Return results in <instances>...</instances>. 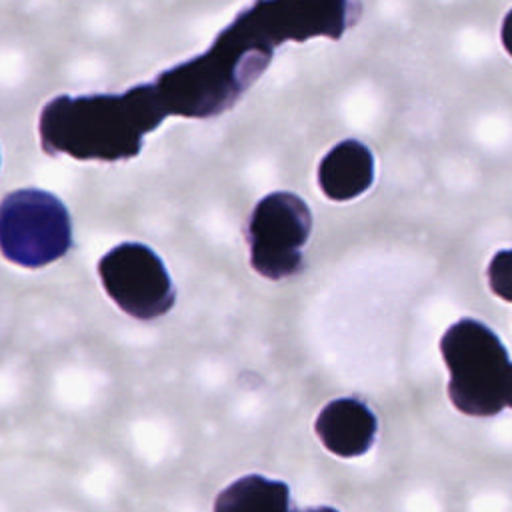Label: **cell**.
<instances>
[{"mask_svg":"<svg viewBox=\"0 0 512 512\" xmlns=\"http://www.w3.org/2000/svg\"><path fill=\"white\" fill-rule=\"evenodd\" d=\"M74 244L66 204L50 190L18 188L0 200V252L22 268H44Z\"/></svg>","mask_w":512,"mask_h":512,"instance_id":"3","label":"cell"},{"mask_svg":"<svg viewBox=\"0 0 512 512\" xmlns=\"http://www.w3.org/2000/svg\"><path fill=\"white\" fill-rule=\"evenodd\" d=\"M508 408H512V394H510V404H508Z\"/></svg>","mask_w":512,"mask_h":512,"instance_id":"11","label":"cell"},{"mask_svg":"<svg viewBox=\"0 0 512 512\" xmlns=\"http://www.w3.org/2000/svg\"><path fill=\"white\" fill-rule=\"evenodd\" d=\"M488 284L498 298L512 302V248L498 250L492 256L488 264Z\"/></svg>","mask_w":512,"mask_h":512,"instance_id":"9","label":"cell"},{"mask_svg":"<svg viewBox=\"0 0 512 512\" xmlns=\"http://www.w3.org/2000/svg\"><path fill=\"white\" fill-rule=\"evenodd\" d=\"M98 278L108 298L136 320H156L176 302L162 258L142 242H122L98 260Z\"/></svg>","mask_w":512,"mask_h":512,"instance_id":"4","label":"cell"},{"mask_svg":"<svg viewBox=\"0 0 512 512\" xmlns=\"http://www.w3.org/2000/svg\"><path fill=\"white\" fill-rule=\"evenodd\" d=\"M290 492L284 482L270 480L264 476H244L224 488L216 502L214 510H288Z\"/></svg>","mask_w":512,"mask_h":512,"instance_id":"8","label":"cell"},{"mask_svg":"<svg viewBox=\"0 0 512 512\" xmlns=\"http://www.w3.org/2000/svg\"><path fill=\"white\" fill-rule=\"evenodd\" d=\"M374 182V156L360 140H342L330 148L318 166V186L334 202L364 194Z\"/></svg>","mask_w":512,"mask_h":512,"instance_id":"7","label":"cell"},{"mask_svg":"<svg viewBox=\"0 0 512 512\" xmlns=\"http://www.w3.org/2000/svg\"><path fill=\"white\" fill-rule=\"evenodd\" d=\"M500 40L504 50L512 56V8L506 12V16L502 18V26H500Z\"/></svg>","mask_w":512,"mask_h":512,"instance_id":"10","label":"cell"},{"mask_svg":"<svg viewBox=\"0 0 512 512\" xmlns=\"http://www.w3.org/2000/svg\"><path fill=\"white\" fill-rule=\"evenodd\" d=\"M378 430L374 412L358 398H334L330 400L314 422V432L322 446L340 456L356 458L370 450Z\"/></svg>","mask_w":512,"mask_h":512,"instance_id":"6","label":"cell"},{"mask_svg":"<svg viewBox=\"0 0 512 512\" xmlns=\"http://www.w3.org/2000/svg\"><path fill=\"white\" fill-rule=\"evenodd\" d=\"M312 228L306 202L292 192H270L252 210L248 244L252 268L268 278L282 280L302 268V246Z\"/></svg>","mask_w":512,"mask_h":512,"instance_id":"5","label":"cell"},{"mask_svg":"<svg viewBox=\"0 0 512 512\" xmlns=\"http://www.w3.org/2000/svg\"><path fill=\"white\" fill-rule=\"evenodd\" d=\"M166 118L152 82L122 92L58 94L40 110V146L50 156L128 160L140 154L144 138Z\"/></svg>","mask_w":512,"mask_h":512,"instance_id":"1","label":"cell"},{"mask_svg":"<svg viewBox=\"0 0 512 512\" xmlns=\"http://www.w3.org/2000/svg\"><path fill=\"white\" fill-rule=\"evenodd\" d=\"M450 372L448 398L466 416H496L510 404L512 362L494 330L476 318H460L440 338Z\"/></svg>","mask_w":512,"mask_h":512,"instance_id":"2","label":"cell"}]
</instances>
